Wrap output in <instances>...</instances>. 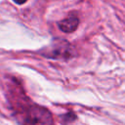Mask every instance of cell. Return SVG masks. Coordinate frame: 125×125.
Masks as SVG:
<instances>
[{
    "mask_svg": "<svg viewBox=\"0 0 125 125\" xmlns=\"http://www.w3.org/2000/svg\"><path fill=\"white\" fill-rule=\"evenodd\" d=\"M15 3H17V4H23L24 2H26V0H13Z\"/></svg>",
    "mask_w": 125,
    "mask_h": 125,
    "instance_id": "cell-4",
    "label": "cell"
},
{
    "mask_svg": "<svg viewBox=\"0 0 125 125\" xmlns=\"http://www.w3.org/2000/svg\"><path fill=\"white\" fill-rule=\"evenodd\" d=\"M48 57L52 58H69L71 56V52L69 49V46H57L51 53L50 55H47Z\"/></svg>",
    "mask_w": 125,
    "mask_h": 125,
    "instance_id": "cell-3",
    "label": "cell"
},
{
    "mask_svg": "<svg viewBox=\"0 0 125 125\" xmlns=\"http://www.w3.org/2000/svg\"><path fill=\"white\" fill-rule=\"evenodd\" d=\"M78 24H79V19L74 15L68 16L67 18L63 19L62 21H59V23H58L60 29L66 33L73 32L77 28Z\"/></svg>",
    "mask_w": 125,
    "mask_h": 125,
    "instance_id": "cell-2",
    "label": "cell"
},
{
    "mask_svg": "<svg viewBox=\"0 0 125 125\" xmlns=\"http://www.w3.org/2000/svg\"><path fill=\"white\" fill-rule=\"evenodd\" d=\"M24 125H52V116L47 109L32 106L25 113Z\"/></svg>",
    "mask_w": 125,
    "mask_h": 125,
    "instance_id": "cell-1",
    "label": "cell"
}]
</instances>
